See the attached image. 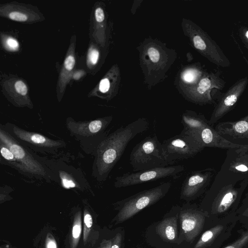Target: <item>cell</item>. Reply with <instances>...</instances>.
I'll list each match as a JSON object with an SVG mask.
<instances>
[{"label": "cell", "instance_id": "1", "mask_svg": "<svg viewBox=\"0 0 248 248\" xmlns=\"http://www.w3.org/2000/svg\"><path fill=\"white\" fill-rule=\"evenodd\" d=\"M248 186V178H238L220 169L203 199L201 208L211 222L232 219L237 211Z\"/></svg>", "mask_w": 248, "mask_h": 248}, {"label": "cell", "instance_id": "2", "mask_svg": "<svg viewBox=\"0 0 248 248\" xmlns=\"http://www.w3.org/2000/svg\"><path fill=\"white\" fill-rule=\"evenodd\" d=\"M149 125L146 119L139 118L118 128L98 145L94 163V173L98 180L107 178L129 142L137 135L146 131Z\"/></svg>", "mask_w": 248, "mask_h": 248}, {"label": "cell", "instance_id": "3", "mask_svg": "<svg viewBox=\"0 0 248 248\" xmlns=\"http://www.w3.org/2000/svg\"><path fill=\"white\" fill-rule=\"evenodd\" d=\"M130 163L134 171L170 166L156 135L145 137L133 148Z\"/></svg>", "mask_w": 248, "mask_h": 248}, {"label": "cell", "instance_id": "4", "mask_svg": "<svg viewBox=\"0 0 248 248\" xmlns=\"http://www.w3.org/2000/svg\"><path fill=\"white\" fill-rule=\"evenodd\" d=\"M171 186L170 182H164L119 202L120 210L117 216V223L124 222L161 199L169 192Z\"/></svg>", "mask_w": 248, "mask_h": 248}, {"label": "cell", "instance_id": "5", "mask_svg": "<svg viewBox=\"0 0 248 248\" xmlns=\"http://www.w3.org/2000/svg\"><path fill=\"white\" fill-rule=\"evenodd\" d=\"M162 145L170 165L179 160L193 157L204 148L193 138L182 132L164 140Z\"/></svg>", "mask_w": 248, "mask_h": 248}, {"label": "cell", "instance_id": "6", "mask_svg": "<svg viewBox=\"0 0 248 248\" xmlns=\"http://www.w3.org/2000/svg\"><path fill=\"white\" fill-rule=\"evenodd\" d=\"M184 170L183 165H178L128 172L116 177L114 186L115 187L121 188L141 184L168 177L175 176Z\"/></svg>", "mask_w": 248, "mask_h": 248}, {"label": "cell", "instance_id": "7", "mask_svg": "<svg viewBox=\"0 0 248 248\" xmlns=\"http://www.w3.org/2000/svg\"><path fill=\"white\" fill-rule=\"evenodd\" d=\"M238 221L237 217L210 223L200 235L193 248H222Z\"/></svg>", "mask_w": 248, "mask_h": 248}, {"label": "cell", "instance_id": "8", "mask_svg": "<svg viewBox=\"0 0 248 248\" xmlns=\"http://www.w3.org/2000/svg\"><path fill=\"white\" fill-rule=\"evenodd\" d=\"M0 142L13 152L18 164V169L35 176L45 177L46 172L39 162L21 145L13 136L0 129Z\"/></svg>", "mask_w": 248, "mask_h": 248}, {"label": "cell", "instance_id": "9", "mask_svg": "<svg viewBox=\"0 0 248 248\" xmlns=\"http://www.w3.org/2000/svg\"><path fill=\"white\" fill-rule=\"evenodd\" d=\"M179 215L182 234L190 243H193L205 226L211 223L207 212L195 206L182 210Z\"/></svg>", "mask_w": 248, "mask_h": 248}, {"label": "cell", "instance_id": "10", "mask_svg": "<svg viewBox=\"0 0 248 248\" xmlns=\"http://www.w3.org/2000/svg\"><path fill=\"white\" fill-rule=\"evenodd\" d=\"M192 42L195 48L211 62L222 67L231 65L229 59L218 44L200 28H195Z\"/></svg>", "mask_w": 248, "mask_h": 248}, {"label": "cell", "instance_id": "11", "mask_svg": "<svg viewBox=\"0 0 248 248\" xmlns=\"http://www.w3.org/2000/svg\"><path fill=\"white\" fill-rule=\"evenodd\" d=\"M214 173V169L211 168L190 173L182 183L181 198L189 201L199 197L209 186Z\"/></svg>", "mask_w": 248, "mask_h": 248}, {"label": "cell", "instance_id": "12", "mask_svg": "<svg viewBox=\"0 0 248 248\" xmlns=\"http://www.w3.org/2000/svg\"><path fill=\"white\" fill-rule=\"evenodd\" d=\"M248 83L245 77L237 80L220 98L213 111L209 124L212 126L230 112L235 106Z\"/></svg>", "mask_w": 248, "mask_h": 248}, {"label": "cell", "instance_id": "13", "mask_svg": "<svg viewBox=\"0 0 248 248\" xmlns=\"http://www.w3.org/2000/svg\"><path fill=\"white\" fill-rule=\"evenodd\" d=\"M225 81L220 77L219 72L204 74L192 88L191 99L200 104H213L215 103L211 95V90H222L225 86Z\"/></svg>", "mask_w": 248, "mask_h": 248}, {"label": "cell", "instance_id": "14", "mask_svg": "<svg viewBox=\"0 0 248 248\" xmlns=\"http://www.w3.org/2000/svg\"><path fill=\"white\" fill-rule=\"evenodd\" d=\"M220 169L240 179L248 178V144L242 148L227 150Z\"/></svg>", "mask_w": 248, "mask_h": 248}, {"label": "cell", "instance_id": "15", "mask_svg": "<svg viewBox=\"0 0 248 248\" xmlns=\"http://www.w3.org/2000/svg\"><path fill=\"white\" fill-rule=\"evenodd\" d=\"M215 130L228 140L239 144H248V114L236 121L218 123Z\"/></svg>", "mask_w": 248, "mask_h": 248}, {"label": "cell", "instance_id": "16", "mask_svg": "<svg viewBox=\"0 0 248 248\" xmlns=\"http://www.w3.org/2000/svg\"><path fill=\"white\" fill-rule=\"evenodd\" d=\"M12 129L13 135L17 139L36 149L50 152L64 145L63 141L53 140L39 133L28 131L16 125H13Z\"/></svg>", "mask_w": 248, "mask_h": 248}, {"label": "cell", "instance_id": "17", "mask_svg": "<svg viewBox=\"0 0 248 248\" xmlns=\"http://www.w3.org/2000/svg\"><path fill=\"white\" fill-rule=\"evenodd\" d=\"M190 136L195 139L204 148L213 147L229 150L242 148L247 145L237 144L228 140L210 124Z\"/></svg>", "mask_w": 248, "mask_h": 248}, {"label": "cell", "instance_id": "18", "mask_svg": "<svg viewBox=\"0 0 248 248\" xmlns=\"http://www.w3.org/2000/svg\"><path fill=\"white\" fill-rule=\"evenodd\" d=\"M112 119V117H107L85 122L69 121L67 122V127L71 133L75 135L88 137L103 135Z\"/></svg>", "mask_w": 248, "mask_h": 248}, {"label": "cell", "instance_id": "19", "mask_svg": "<svg viewBox=\"0 0 248 248\" xmlns=\"http://www.w3.org/2000/svg\"><path fill=\"white\" fill-rule=\"evenodd\" d=\"M181 123L184 129L181 132L191 136L202 129L209 124L203 115L192 111H186L182 116Z\"/></svg>", "mask_w": 248, "mask_h": 248}, {"label": "cell", "instance_id": "20", "mask_svg": "<svg viewBox=\"0 0 248 248\" xmlns=\"http://www.w3.org/2000/svg\"><path fill=\"white\" fill-rule=\"evenodd\" d=\"M177 217L174 216L165 218L155 227L156 233L165 241L173 242L177 236Z\"/></svg>", "mask_w": 248, "mask_h": 248}, {"label": "cell", "instance_id": "21", "mask_svg": "<svg viewBox=\"0 0 248 248\" xmlns=\"http://www.w3.org/2000/svg\"><path fill=\"white\" fill-rule=\"evenodd\" d=\"M81 213L78 211L75 216L72 232L70 238L71 248H76L81 234Z\"/></svg>", "mask_w": 248, "mask_h": 248}, {"label": "cell", "instance_id": "22", "mask_svg": "<svg viewBox=\"0 0 248 248\" xmlns=\"http://www.w3.org/2000/svg\"><path fill=\"white\" fill-rule=\"evenodd\" d=\"M222 248H248V228L241 231L235 240Z\"/></svg>", "mask_w": 248, "mask_h": 248}, {"label": "cell", "instance_id": "23", "mask_svg": "<svg viewBox=\"0 0 248 248\" xmlns=\"http://www.w3.org/2000/svg\"><path fill=\"white\" fill-rule=\"evenodd\" d=\"M0 154L2 157L11 165L18 169V164L11 150L5 145L0 142Z\"/></svg>", "mask_w": 248, "mask_h": 248}, {"label": "cell", "instance_id": "24", "mask_svg": "<svg viewBox=\"0 0 248 248\" xmlns=\"http://www.w3.org/2000/svg\"><path fill=\"white\" fill-rule=\"evenodd\" d=\"M60 177L62 186L67 189L77 187L78 186L76 180L69 174L64 171H60Z\"/></svg>", "mask_w": 248, "mask_h": 248}, {"label": "cell", "instance_id": "25", "mask_svg": "<svg viewBox=\"0 0 248 248\" xmlns=\"http://www.w3.org/2000/svg\"><path fill=\"white\" fill-rule=\"evenodd\" d=\"M84 230H83V241L85 244L90 233L91 227L93 225V218L90 214L86 210L84 212Z\"/></svg>", "mask_w": 248, "mask_h": 248}, {"label": "cell", "instance_id": "26", "mask_svg": "<svg viewBox=\"0 0 248 248\" xmlns=\"http://www.w3.org/2000/svg\"><path fill=\"white\" fill-rule=\"evenodd\" d=\"M201 73L196 69H189L183 75V79L186 82L191 83L201 78Z\"/></svg>", "mask_w": 248, "mask_h": 248}, {"label": "cell", "instance_id": "27", "mask_svg": "<svg viewBox=\"0 0 248 248\" xmlns=\"http://www.w3.org/2000/svg\"><path fill=\"white\" fill-rule=\"evenodd\" d=\"M238 221L245 228H248V206L237 215Z\"/></svg>", "mask_w": 248, "mask_h": 248}, {"label": "cell", "instance_id": "28", "mask_svg": "<svg viewBox=\"0 0 248 248\" xmlns=\"http://www.w3.org/2000/svg\"><path fill=\"white\" fill-rule=\"evenodd\" d=\"M238 31L241 40L248 49V27L242 26L239 28Z\"/></svg>", "mask_w": 248, "mask_h": 248}, {"label": "cell", "instance_id": "29", "mask_svg": "<svg viewBox=\"0 0 248 248\" xmlns=\"http://www.w3.org/2000/svg\"><path fill=\"white\" fill-rule=\"evenodd\" d=\"M9 17L12 20L20 22L25 21L27 19V17L25 15L18 12L10 13Z\"/></svg>", "mask_w": 248, "mask_h": 248}, {"label": "cell", "instance_id": "30", "mask_svg": "<svg viewBox=\"0 0 248 248\" xmlns=\"http://www.w3.org/2000/svg\"><path fill=\"white\" fill-rule=\"evenodd\" d=\"M148 54L150 60L154 62H157L160 58V54L158 51L153 47H151L148 49Z\"/></svg>", "mask_w": 248, "mask_h": 248}, {"label": "cell", "instance_id": "31", "mask_svg": "<svg viewBox=\"0 0 248 248\" xmlns=\"http://www.w3.org/2000/svg\"><path fill=\"white\" fill-rule=\"evenodd\" d=\"M16 92L22 95H25L28 92L26 85L22 81L18 80L16 82L15 85Z\"/></svg>", "mask_w": 248, "mask_h": 248}, {"label": "cell", "instance_id": "32", "mask_svg": "<svg viewBox=\"0 0 248 248\" xmlns=\"http://www.w3.org/2000/svg\"><path fill=\"white\" fill-rule=\"evenodd\" d=\"M88 60L92 64H95L99 58V52L95 49H90L89 51Z\"/></svg>", "mask_w": 248, "mask_h": 248}, {"label": "cell", "instance_id": "33", "mask_svg": "<svg viewBox=\"0 0 248 248\" xmlns=\"http://www.w3.org/2000/svg\"><path fill=\"white\" fill-rule=\"evenodd\" d=\"M122 236L120 233H117L112 240L110 248H121Z\"/></svg>", "mask_w": 248, "mask_h": 248}, {"label": "cell", "instance_id": "34", "mask_svg": "<svg viewBox=\"0 0 248 248\" xmlns=\"http://www.w3.org/2000/svg\"><path fill=\"white\" fill-rule=\"evenodd\" d=\"M75 62L74 57L73 56L70 55L65 60L64 66L67 70L70 71L74 68Z\"/></svg>", "mask_w": 248, "mask_h": 248}, {"label": "cell", "instance_id": "35", "mask_svg": "<svg viewBox=\"0 0 248 248\" xmlns=\"http://www.w3.org/2000/svg\"><path fill=\"white\" fill-rule=\"evenodd\" d=\"M110 86V83L108 78H104L102 79L99 84V90L102 93L107 92Z\"/></svg>", "mask_w": 248, "mask_h": 248}, {"label": "cell", "instance_id": "36", "mask_svg": "<svg viewBox=\"0 0 248 248\" xmlns=\"http://www.w3.org/2000/svg\"><path fill=\"white\" fill-rule=\"evenodd\" d=\"M6 43L8 48L12 50L17 49L19 46L17 41L13 38H8L6 40Z\"/></svg>", "mask_w": 248, "mask_h": 248}, {"label": "cell", "instance_id": "37", "mask_svg": "<svg viewBox=\"0 0 248 248\" xmlns=\"http://www.w3.org/2000/svg\"><path fill=\"white\" fill-rule=\"evenodd\" d=\"M248 206V192L242 199L240 204L237 211V215Z\"/></svg>", "mask_w": 248, "mask_h": 248}, {"label": "cell", "instance_id": "38", "mask_svg": "<svg viewBox=\"0 0 248 248\" xmlns=\"http://www.w3.org/2000/svg\"><path fill=\"white\" fill-rule=\"evenodd\" d=\"M46 248H57L56 241L51 234L47 235L46 242Z\"/></svg>", "mask_w": 248, "mask_h": 248}, {"label": "cell", "instance_id": "39", "mask_svg": "<svg viewBox=\"0 0 248 248\" xmlns=\"http://www.w3.org/2000/svg\"><path fill=\"white\" fill-rule=\"evenodd\" d=\"M95 17L98 22H101L104 20L105 16L103 10L101 8L99 7L95 10Z\"/></svg>", "mask_w": 248, "mask_h": 248}, {"label": "cell", "instance_id": "40", "mask_svg": "<svg viewBox=\"0 0 248 248\" xmlns=\"http://www.w3.org/2000/svg\"><path fill=\"white\" fill-rule=\"evenodd\" d=\"M112 244V240H104L98 248H110Z\"/></svg>", "mask_w": 248, "mask_h": 248}]
</instances>
